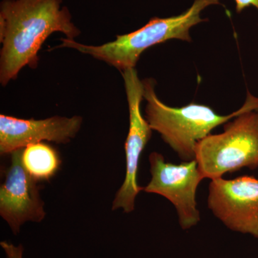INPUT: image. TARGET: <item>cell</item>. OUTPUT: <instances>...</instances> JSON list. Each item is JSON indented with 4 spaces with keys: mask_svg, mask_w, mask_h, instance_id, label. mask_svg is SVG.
<instances>
[{
    "mask_svg": "<svg viewBox=\"0 0 258 258\" xmlns=\"http://www.w3.org/2000/svg\"><path fill=\"white\" fill-rule=\"evenodd\" d=\"M54 32L81 35L62 0H3L0 3V83L15 81L25 66L35 69L39 50Z\"/></svg>",
    "mask_w": 258,
    "mask_h": 258,
    "instance_id": "obj_1",
    "label": "cell"
},
{
    "mask_svg": "<svg viewBox=\"0 0 258 258\" xmlns=\"http://www.w3.org/2000/svg\"><path fill=\"white\" fill-rule=\"evenodd\" d=\"M143 83L144 98L147 101L146 119L183 161L195 159L197 144L210 135L213 129L244 112L258 111V97L249 92L243 106L228 115L218 114L211 107L194 102L174 108L159 99L155 92V80L146 79Z\"/></svg>",
    "mask_w": 258,
    "mask_h": 258,
    "instance_id": "obj_2",
    "label": "cell"
},
{
    "mask_svg": "<svg viewBox=\"0 0 258 258\" xmlns=\"http://www.w3.org/2000/svg\"><path fill=\"white\" fill-rule=\"evenodd\" d=\"M220 5V0H195L189 9L181 14L165 18L154 17L139 30L117 35L114 40L103 45H85L75 40L61 38L60 45L52 50L62 47L74 49L103 61L121 73L136 68L142 54L149 47L174 39L191 42V28L208 21V19L201 18L202 12L211 5Z\"/></svg>",
    "mask_w": 258,
    "mask_h": 258,
    "instance_id": "obj_3",
    "label": "cell"
},
{
    "mask_svg": "<svg viewBox=\"0 0 258 258\" xmlns=\"http://www.w3.org/2000/svg\"><path fill=\"white\" fill-rule=\"evenodd\" d=\"M195 159L203 179L222 177L243 168H258V111L241 113L224 124L221 134L198 142Z\"/></svg>",
    "mask_w": 258,
    "mask_h": 258,
    "instance_id": "obj_4",
    "label": "cell"
},
{
    "mask_svg": "<svg viewBox=\"0 0 258 258\" xmlns=\"http://www.w3.org/2000/svg\"><path fill=\"white\" fill-rule=\"evenodd\" d=\"M150 181L143 187L147 193L164 197L175 208L180 227L188 230L201 220L198 209L196 194L203 180L196 159L179 164L167 162L160 153H151Z\"/></svg>",
    "mask_w": 258,
    "mask_h": 258,
    "instance_id": "obj_5",
    "label": "cell"
},
{
    "mask_svg": "<svg viewBox=\"0 0 258 258\" xmlns=\"http://www.w3.org/2000/svg\"><path fill=\"white\" fill-rule=\"evenodd\" d=\"M129 113V128L125 142V176L123 184L115 194L112 210L121 209L131 213L135 209L136 199L143 187L138 184L139 162L144 149L152 135V129L141 110L144 99L143 80L139 79L136 68L121 72Z\"/></svg>",
    "mask_w": 258,
    "mask_h": 258,
    "instance_id": "obj_6",
    "label": "cell"
},
{
    "mask_svg": "<svg viewBox=\"0 0 258 258\" xmlns=\"http://www.w3.org/2000/svg\"><path fill=\"white\" fill-rule=\"evenodd\" d=\"M208 208L229 230L258 240V179L241 176L210 180Z\"/></svg>",
    "mask_w": 258,
    "mask_h": 258,
    "instance_id": "obj_7",
    "label": "cell"
},
{
    "mask_svg": "<svg viewBox=\"0 0 258 258\" xmlns=\"http://www.w3.org/2000/svg\"><path fill=\"white\" fill-rule=\"evenodd\" d=\"M22 153L23 149L12 153L11 164L0 187V215L15 235L25 222H42L46 215L38 181L25 169Z\"/></svg>",
    "mask_w": 258,
    "mask_h": 258,
    "instance_id": "obj_8",
    "label": "cell"
},
{
    "mask_svg": "<svg viewBox=\"0 0 258 258\" xmlns=\"http://www.w3.org/2000/svg\"><path fill=\"white\" fill-rule=\"evenodd\" d=\"M80 115L55 116L36 120L23 119L0 115V154H11L30 144L50 142L69 144L76 138L82 126Z\"/></svg>",
    "mask_w": 258,
    "mask_h": 258,
    "instance_id": "obj_9",
    "label": "cell"
},
{
    "mask_svg": "<svg viewBox=\"0 0 258 258\" xmlns=\"http://www.w3.org/2000/svg\"><path fill=\"white\" fill-rule=\"evenodd\" d=\"M22 160L25 169L37 181H48L60 169L58 152L48 144H30L23 149Z\"/></svg>",
    "mask_w": 258,
    "mask_h": 258,
    "instance_id": "obj_10",
    "label": "cell"
},
{
    "mask_svg": "<svg viewBox=\"0 0 258 258\" xmlns=\"http://www.w3.org/2000/svg\"><path fill=\"white\" fill-rule=\"evenodd\" d=\"M2 248L4 250L6 258H23L24 247L23 244L15 245L8 241L0 242Z\"/></svg>",
    "mask_w": 258,
    "mask_h": 258,
    "instance_id": "obj_11",
    "label": "cell"
},
{
    "mask_svg": "<svg viewBox=\"0 0 258 258\" xmlns=\"http://www.w3.org/2000/svg\"><path fill=\"white\" fill-rule=\"evenodd\" d=\"M236 12L237 13H242L246 8L249 7H254L258 11V0H235Z\"/></svg>",
    "mask_w": 258,
    "mask_h": 258,
    "instance_id": "obj_12",
    "label": "cell"
}]
</instances>
